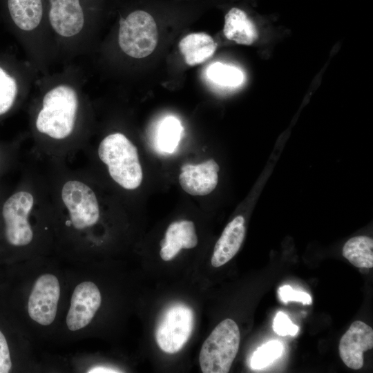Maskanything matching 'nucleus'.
<instances>
[{
  "label": "nucleus",
  "mask_w": 373,
  "mask_h": 373,
  "mask_svg": "<svg viewBox=\"0 0 373 373\" xmlns=\"http://www.w3.org/2000/svg\"><path fill=\"white\" fill-rule=\"evenodd\" d=\"M102 303L98 287L91 281L78 284L72 294L66 316L68 329L78 331L86 327L94 318Z\"/></svg>",
  "instance_id": "9"
},
{
  "label": "nucleus",
  "mask_w": 373,
  "mask_h": 373,
  "mask_svg": "<svg viewBox=\"0 0 373 373\" xmlns=\"http://www.w3.org/2000/svg\"><path fill=\"white\" fill-rule=\"evenodd\" d=\"M157 39L156 21L149 10L135 9L120 21L119 45L131 57L140 59L151 55L157 46Z\"/></svg>",
  "instance_id": "4"
},
{
  "label": "nucleus",
  "mask_w": 373,
  "mask_h": 373,
  "mask_svg": "<svg viewBox=\"0 0 373 373\" xmlns=\"http://www.w3.org/2000/svg\"><path fill=\"white\" fill-rule=\"evenodd\" d=\"M17 90L15 79L0 66V115L8 112L12 106Z\"/></svg>",
  "instance_id": "22"
},
{
  "label": "nucleus",
  "mask_w": 373,
  "mask_h": 373,
  "mask_svg": "<svg viewBox=\"0 0 373 373\" xmlns=\"http://www.w3.org/2000/svg\"><path fill=\"white\" fill-rule=\"evenodd\" d=\"M49 21L60 36L77 35L84 25V15L79 0H50Z\"/></svg>",
  "instance_id": "12"
},
{
  "label": "nucleus",
  "mask_w": 373,
  "mask_h": 373,
  "mask_svg": "<svg viewBox=\"0 0 373 373\" xmlns=\"http://www.w3.org/2000/svg\"><path fill=\"white\" fill-rule=\"evenodd\" d=\"M117 369L105 367V366H95L88 370V372H119Z\"/></svg>",
  "instance_id": "26"
},
{
  "label": "nucleus",
  "mask_w": 373,
  "mask_h": 373,
  "mask_svg": "<svg viewBox=\"0 0 373 373\" xmlns=\"http://www.w3.org/2000/svg\"><path fill=\"white\" fill-rule=\"evenodd\" d=\"M207 76L213 84L222 87H237L244 81L243 73L239 68L220 62L208 67Z\"/></svg>",
  "instance_id": "20"
},
{
  "label": "nucleus",
  "mask_w": 373,
  "mask_h": 373,
  "mask_svg": "<svg viewBox=\"0 0 373 373\" xmlns=\"http://www.w3.org/2000/svg\"><path fill=\"white\" fill-rule=\"evenodd\" d=\"M278 293L282 302L287 303L289 301H296L303 305H310L312 302L311 296L305 291L294 289L289 285L280 287Z\"/></svg>",
  "instance_id": "24"
},
{
  "label": "nucleus",
  "mask_w": 373,
  "mask_h": 373,
  "mask_svg": "<svg viewBox=\"0 0 373 373\" xmlns=\"http://www.w3.org/2000/svg\"><path fill=\"white\" fill-rule=\"evenodd\" d=\"M61 199L67 208L73 227L82 230L95 224L99 207L94 191L78 180L66 182L61 189Z\"/></svg>",
  "instance_id": "7"
},
{
  "label": "nucleus",
  "mask_w": 373,
  "mask_h": 373,
  "mask_svg": "<svg viewBox=\"0 0 373 373\" xmlns=\"http://www.w3.org/2000/svg\"><path fill=\"white\" fill-rule=\"evenodd\" d=\"M60 296L59 280L52 274H44L35 280L29 296L28 312L32 320L48 326L55 321Z\"/></svg>",
  "instance_id": "8"
},
{
  "label": "nucleus",
  "mask_w": 373,
  "mask_h": 373,
  "mask_svg": "<svg viewBox=\"0 0 373 373\" xmlns=\"http://www.w3.org/2000/svg\"><path fill=\"white\" fill-rule=\"evenodd\" d=\"M12 360L6 338L0 330V373H8L12 369Z\"/></svg>",
  "instance_id": "25"
},
{
  "label": "nucleus",
  "mask_w": 373,
  "mask_h": 373,
  "mask_svg": "<svg viewBox=\"0 0 373 373\" xmlns=\"http://www.w3.org/2000/svg\"><path fill=\"white\" fill-rule=\"evenodd\" d=\"M273 329L279 336H296L299 330L298 325L294 324L289 316L283 312H278L273 322Z\"/></svg>",
  "instance_id": "23"
},
{
  "label": "nucleus",
  "mask_w": 373,
  "mask_h": 373,
  "mask_svg": "<svg viewBox=\"0 0 373 373\" xmlns=\"http://www.w3.org/2000/svg\"><path fill=\"white\" fill-rule=\"evenodd\" d=\"M240 334L230 318L220 322L203 343L199 356L204 373L229 372L238 351Z\"/></svg>",
  "instance_id": "3"
},
{
  "label": "nucleus",
  "mask_w": 373,
  "mask_h": 373,
  "mask_svg": "<svg viewBox=\"0 0 373 373\" xmlns=\"http://www.w3.org/2000/svg\"><path fill=\"white\" fill-rule=\"evenodd\" d=\"M98 155L108 167L112 179L128 190L137 189L143 173L137 147L122 133L107 135L100 142Z\"/></svg>",
  "instance_id": "2"
},
{
  "label": "nucleus",
  "mask_w": 373,
  "mask_h": 373,
  "mask_svg": "<svg viewBox=\"0 0 373 373\" xmlns=\"http://www.w3.org/2000/svg\"><path fill=\"white\" fill-rule=\"evenodd\" d=\"M223 32L229 40L243 45H251L258 38L254 21L248 12L239 6H231L226 12Z\"/></svg>",
  "instance_id": "15"
},
{
  "label": "nucleus",
  "mask_w": 373,
  "mask_h": 373,
  "mask_svg": "<svg viewBox=\"0 0 373 373\" xmlns=\"http://www.w3.org/2000/svg\"><path fill=\"white\" fill-rule=\"evenodd\" d=\"M198 244L194 223L190 220L175 221L168 227L160 241V257L164 261L175 258L182 249H191Z\"/></svg>",
  "instance_id": "13"
},
{
  "label": "nucleus",
  "mask_w": 373,
  "mask_h": 373,
  "mask_svg": "<svg viewBox=\"0 0 373 373\" xmlns=\"http://www.w3.org/2000/svg\"><path fill=\"white\" fill-rule=\"evenodd\" d=\"M180 121L173 116L164 118L160 123L156 134L158 149L166 153H173L176 149L182 133Z\"/></svg>",
  "instance_id": "19"
},
{
  "label": "nucleus",
  "mask_w": 373,
  "mask_h": 373,
  "mask_svg": "<svg viewBox=\"0 0 373 373\" xmlns=\"http://www.w3.org/2000/svg\"><path fill=\"white\" fill-rule=\"evenodd\" d=\"M372 347V328L363 321H356L340 340L339 355L348 367L359 370L363 365V353Z\"/></svg>",
  "instance_id": "10"
},
{
  "label": "nucleus",
  "mask_w": 373,
  "mask_h": 373,
  "mask_svg": "<svg viewBox=\"0 0 373 373\" xmlns=\"http://www.w3.org/2000/svg\"><path fill=\"white\" fill-rule=\"evenodd\" d=\"M216 48L213 38L204 32L187 35L179 43L180 52L189 66L204 63L214 54Z\"/></svg>",
  "instance_id": "16"
},
{
  "label": "nucleus",
  "mask_w": 373,
  "mask_h": 373,
  "mask_svg": "<svg viewBox=\"0 0 373 373\" xmlns=\"http://www.w3.org/2000/svg\"><path fill=\"white\" fill-rule=\"evenodd\" d=\"M193 324L191 307L184 303L170 305L162 315L155 330L157 345L168 354L179 352L189 339Z\"/></svg>",
  "instance_id": "5"
},
{
  "label": "nucleus",
  "mask_w": 373,
  "mask_h": 373,
  "mask_svg": "<svg viewBox=\"0 0 373 373\" xmlns=\"http://www.w3.org/2000/svg\"><path fill=\"white\" fill-rule=\"evenodd\" d=\"M219 170L218 164L213 159L195 165L185 164L181 167L179 183L191 195H206L216 187Z\"/></svg>",
  "instance_id": "11"
},
{
  "label": "nucleus",
  "mask_w": 373,
  "mask_h": 373,
  "mask_svg": "<svg viewBox=\"0 0 373 373\" xmlns=\"http://www.w3.org/2000/svg\"><path fill=\"white\" fill-rule=\"evenodd\" d=\"M343 256L359 268L373 267V240L365 236L348 240L343 247Z\"/></svg>",
  "instance_id": "18"
},
{
  "label": "nucleus",
  "mask_w": 373,
  "mask_h": 373,
  "mask_svg": "<svg viewBox=\"0 0 373 373\" xmlns=\"http://www.w3.org/2000/svg\"><path fill=\"white\" fill-rule=\"evenodd\" d=\"M245 235V219L242 216H238L228 223L216 243L211 265L219 267L229 262L238 251Z\"/></svg>",
  "instance_id": "14"
},
{
  "label": "nucleus",
  "mask_w": 373,
  "mask_h": 373,
  "mask_svg": "<svg viewBox=\"0 0 373 373\" xmlns=\"http://www.w3.org/2000/svg\"><path fill=\"white\" fill-rule=\"evenodd\" d=\"M283 346L278 341H271L258 347L251 358V367L261 370L269 365L279 358L283 353Z\"/></svg>",
  "instance_id": "21"
},
{
  "label": "nucleus",
  "mask_w": 373,
  "mask_h": 373,
  "mask_svg": "<svg viewBox=\"0 0 373 373\" xmlns=\"http://www.w3.org/2000/svg\"><path fill=\"white\" fill-rule=\"evenodd\" d=\"M76 91L68 85H59L44 97L42 108L36 119L39 132L55 140H62L73 132L78 109Z\"/></svg>",
  "instance_id": "1"
},
{
  "label": "nucleus",
  "mask_w": 373,
  "mask_h": 373,
  "mask_svg": "<svg viewBox=\"0 0 373 373\" xmlns=\"http://www.w3.org/2000/svg\"><path fill=\"white\" fill-rule=\"evenodd\" d=\"M6 5L11 19L19 29L30 31L41 22V0H6Z\"/></svg>",
  "instance_id": "17"
},
{
  "label": "nucleus",
  "mask_w": 373,
  "mask_h": 373,
  "mask_svg": "<svg viewBox=\"0 0 373 373\" xmlns=\"http://www.w3.org/2000/svg\"><path fill=\"white\" fill-rule=\"evenodd\" d=\"M33 204L32 195L24 191L14 193L5 202L2 209L5 235L11 245L23 247L32 242L33 231L28 216Z\"/></svg>",
  "instance_id": "6"
}]
</instances>
